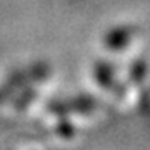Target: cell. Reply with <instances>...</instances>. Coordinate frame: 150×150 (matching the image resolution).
<instances>
[{
  "label": "cell",
  "mask_w": 150,
  "mask_h": 150,
  "mask_svg": "<svg viewBox=\"0 0 150 150\" xmlns=\"http://www.w3.org/2000/svg\"><path fill=\"white\" fill-rule=\"evenodd\" d=\"M50 67L47 64H33L30 67H25V69H18L15 72H12L8 75V79L5 80V83L0 87V103L5 102L10 98V95L15 90L25 87L30 82H42L45 80L48 75H50Z\"/></svg>",
  "instance_id": "obj_1"
},
{
  "label": "cell",
  "mask_w": 150,
  "mask_h": 150,
  "mask_svg": "<svg viewBox=\"0 0 150 150\" xmlns=\"http://www.w3.org/2000/svg\"><path fill=\"white\" fill-rule=\"evenodd\" d=\"M97 102L95 98L92 97H75V98H69V100H55L48 105V112L55 113V115H60V117H65L69 113H87L95 110Z\"/></svg>",
  "instance_id": "obj_2"
},
{
  "label": "cell",
  "mask_w": 150,
  "mask_h": 150,
  "mask_svg": "<svg viewBox=\"0 0 150 150\" xmlns=\"http://www.w3.org/2000/svg\"><path fill=\"white\" fill-rule=\"evenodd\" d=\"M130 80L134 83H142L145 80V77L149 75V64L144 60H137L132 67H130Z\"/></svg>",
  "instance_id": "obj_5"
},
{
  "label": "cell",
  "mask_w": 150,
  "mask_h": 150,
  "mask_svg": "<svg viewBox=\"0 0 150 150\" xmlns=\"http://www.w3.org/2000/svg\"><path fill=\"white\" fill-rule=\"evenodd\" d=\"M135 33H137V27H134V25L113 27L105 33L103 43H105V47L108 50H122L134 40Z\"/></svg>",
  "instance_id": "obj_3"
},
{
  "label": "cell",
  "mask_w": 150,
  "mask_h": 150,
  "mask_svg": "<svg viewBox=\"0 0 150 150\" xmlns=\"http://www.w3.org/2000/svg\"><path fill=\"white\" fill-rule=\"evenodd\" d=\"M93 79L102 88H112L115 85V70L113 65L108 62H95L93 65Z\"/></svg>",
  "instance_id": "obj_4"
},
{
  "label": "cell",
  "mask_w": 150,
  "mask_h": 150,
  "mask_svg": "<svg viewBox=\"0 0 150 150\" xmlns=\"http://www.w3.org/2000/svg\"><path fill=\"white\" fill-rule=\"evenodd\" d=\"M142 107H144L145 110L150 108V92H145L144 95H142Z\"/></svg>",
  "instance_id": "obj_8"
},
{
  "label": "cell",
  "mask_w": 150,
  "mask_h": 150,
  "mask_svg": "<svg viewBox=\"0 0 150 150\" xmlns=\"http://www.w3.org/2000/svg\"><path fill=\"white\" fill-rule=\"evenodd\" d=\"M35 90H33L32 87H25L23 88V92H22L20 95L17 97V100H15V108L17 110H22V108H25L28 105V103L32 102L33 98H35Z\"/></svg>",
  "instance_id": "obj_6"
},
{
  "label": "cell",
  "mask_w": 150,
  "mask_h": 150,
  "mask_svg": "<svg viewBox=\"0 0 150 150\" xmlns=\"http://www.w3.org/2000/svg\"><path fill=\"white\" fill-rule=\"evenodd\" d=\"M55 134L59 135V137H64V139H70V137H74L75 129H74V125H72V123L62 122V123H59V127L55 129Z\"/></svg>",
  "instance_id": "obj_7"
}]
</instances>
